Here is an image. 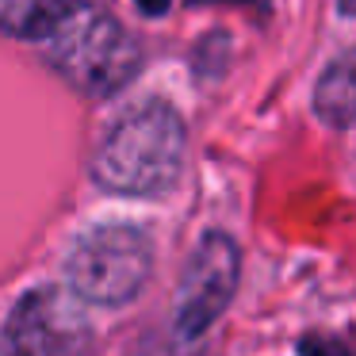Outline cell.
<instances>
[{
	"mask_svg": "<svg viewBox=\"0 0 356 356\" xmlns=\"http://www.w3.org/2000/svg\"><path fill=\"white\" fill-rule=\"evenodd\" d=\"M184 123L165 100L127 108L92 154V177L119 195H161L184 165Z\"/></svg>",
	"mask_w": 356,
	"mask_h": 356,
	"instance_id": "6da1fadb",
	"label": "cell"
},
{
	"mask_svg": "<svg viewBox=\"0 0 356 356\" xmlns=\"http://www.w3.org/2000/svg\"><path fill=\"white\" fill-rule=\"evenodd\" d=\"M47 62L85 96H111L138 73L142 50L119 19L96 4H77L47 35Z\"/></svg>",
	"mask_w": 356,
	"mask_h": 356,
	"instance_id": "7a4b0ae2",
	"label": "cell"
},
{
	"mask_svg": "<svg viewBox=\"0 0 356 356\" xmlns=\"http://www.w3.org/2000/svg\"><path fill=\"white\" fill-rule=\"evenodd\" d=\"M149 268H154V245H149L146 230L131 222L100 226V230L85 234L65 264L73 291L100 307L131 302L149 280Z\"/></svg>",
	"mask_w": 356,
	"mask_h": 356,
	"instance_id": "3957f363",
	"label": "cell"
},
{
	"mask_svg": "<svg viewBox=\"0 0 356 356\" xmlns=\"http://www.w3.org/2000/svg\"><path fill=\"white\" fill-rule=\"evenodd\" d=\"M88 345V314L77 295L62 287H35L12 307L0 356H81Z\"/></svg>",
	"mask_w": 356,
	"mask_h": 356,
	"instance_id": "277c9868",
	"label": "cell"
},
{
	"mask_svg": "<svg viewBox=\"0 0 356 356\" xmlns=\"http://www.w3.org/2000/svg\"><path fill=\"white\" fill-rule=\"evenodd\" d=\"M238 284V245L226 234H207L188 257L184 280H180V307H177V337L195 341L207 325L226 310Z\"/></svg>",
	"mask_w": 356,
	"mask_h": 356,
	"instance_id": "5b68a950",
	"label": "cell"
},
{
	"mask_svg": "<svg viewBox=\"0 0 356 356\" xmlns=\"http://www.w3.org/2000/svg\"><path fill=\"white\" fill-rule=\"evenodd\" d=\"M73 0H0V35L47 39Z\"/></svg>",
	"mask_w": 356,
	"mask_h": 356,
	"instance_id": "8992f818",
	"label": "cell"
},
{
	"mask_svg": "<svg viewBox=\"0 0 356 356\" xmlns=\"http://www.w3.org/2000/svg\"><path fill=\"white\" fill-rule=\"evenodd\" d=\"M314 104H318V115H322L325 123L348 127V119H353V54H341L337 62L322 73Z\"/></svg>",
	"mask_w": 356,
	"mask_h": 356,
	"instance_id": "52a82bcc",
	"label": "cell"
},
{
	"mask_svg": "<svg viewBox=\"0 0 356 356\" xmlns=\"http://www.w3.org/2000/svg\"><path fill=\"white\" fill-rule=\"evenodd\" d=\"M302 356H348V345L341 337H322V333H310L299 341Z\"/></svg>",
	"mask_w": 356,
	"mask_h": 356,
	"instance_id": "ba28073f",
	"label": "cell"
},
{
	"mask_svg": "<svg viewBox=\"0 0 356 356\" xmlns=\"http://www.w3.org/2000/svg\"><path fill=\"white\" fill-rule=\"evenodd\" d=\"M138 8L146 12V16H161V12L169 8V0H138Z\"/></svg>",
	"mask_w": 356,
	"mask_h": 356,
	"instance_id": "9c48e42d",
	"label": "cell"
},
{
	"mask_svg": "<svg viewBox=\"0 0 356 356\" xmlns=\"http://www.w3.org/2000/svg\"><path fill=\"white\" fill-rule=\"evenodd\" d=\"M341 12H345V16H353V0H341Z\"/></svg>",
	"mask_w": 356,
	"mask_h": 356,
	"instance_id": "30bf717a",
	"label": "cell"
}]
</instances>
